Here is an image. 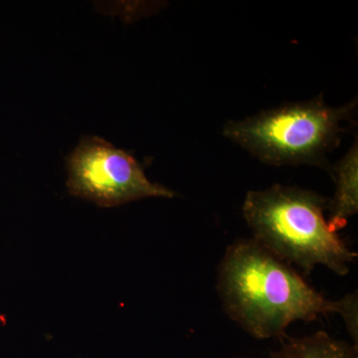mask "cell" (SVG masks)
Masks as SVG:
<instances>
[{
	"mask_svg": "<svg viewBox=\"0 0 358 358\" xmlns=\"http://www.w3.org/2000/svg\"><path fill=\"white\" fill-rule=\"evenodd\" d=\"M218 291L228 315L254 338H282L296 320L338 313L345 322L357 315V296L324 298L291 265L255 240L231 245L219 267Z\"/></svg>",
	"mask_w": 358,
	"mask_h": 358,
	"instance_id": "6da1fadb",
	"label": "cell"
},
{
	"mask_svg": "<svg viewBox=\"0 0 358 358\" xmlns=\"http://www.w3.org/2000/svg\"><path fill=\"white\" fill-rule=\"evenodd\" d=\"M327 199L301 188L274 185L250 192L243 215L254 240L289 265L310 274L324 265L338 275L350 273L357 259L324 218Z\"/></svg>",
	"mask_w": 358,
	"mask_h": 358,
	"instance_id": "7a4b0ae2",
	"label": "cell"
},
{
	"mask_svg": "<svg viewBox=\"0 0 358 358\" xmlns=\"http://www.w3.org/2000/svg\"><path fill=\"white\" fill-rule=\"evenodd\" d=\"M357 110V101L334 108L322 96L264 110L242 121L228 122L226 138L272 166H326V155L341 141V127Z\"/></svg>",
	"mask_w": 358,
	"mask_h": 358,
	"instance_id": "3957f363",
	"label": "cell"
},
{
	"mask_svg": "<svg viewBox=\"0 0 358 358\" xmlns=\"http://www.w3.org/2000/svg\"><path fill=\"white\" fill-rule=\"evenodd\" d=\"M68 190L99 206L115 207L128 202L164 197L176 192L152 182L140 162L122 148L99 136H84L67 157Z\"/></svg>",
	"mask_w": 358,
	"mask_h": 358,
	"instance_id": "277c9868",
	"label": "cell"
},
{
	"mask_svg": "<svg viewBox=\"0 0 358 358\" xmlns=\"http://www.w3.org/2000/svg\"><path fill=\"white\" fill-rule=\"evenodd\" d=\"M336 182V194L329 204L331 218L327 221L334 233L343 229L348 219L358 210V148L357 141L350 148L333 171Z\"/></svg>",
	"mask_w": 358,
	"mask_h": 358,
	"instance_id": "5b68a950",
	"label": "cell"
},
{
	"mask_svg": "<svg viewBox=\"0 0 358 358\" xmlns=\"http://www.w3.org/2000/svg\"><path fill=\"white\" fill-rule=\"evenodd\" d=\"M268 358H358L357 348L333 338L324 331L289 338Z\"/></svg>",
	"mask_w": 358,
	"mask_h": 358,
	"instance_id": "8992f818",
	"label": "cell"
}]
</instances>
